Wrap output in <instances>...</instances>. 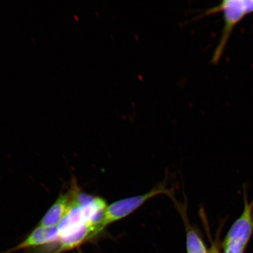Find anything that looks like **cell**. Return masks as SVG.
Masks as SVG:
<instances>
[{
    "mask_svg": "<svg viewBox=\"0 0 253 253\" xmlns=\"http://www.w3.org/2000/svg\"><path fill=\"white\" fill-rule=\"evenodd\" d=\"M163 194H169V191L164 186H160L152 189L146 194L122 199L107 206L102 220L103 228L128 216L149 199Z\"/></svg>",
    "mask_w": 253,
    "mask_h": 253,
    "instance_id": "3",
    "label": "cell"
},
{
    "mask_svg": "<svg viewBox=\"0 0 253 253\" xmlns=\"http://www.w3.org/2000/svg\"><path fill=\"white\" fill-rule=\"evenodd\" d=\"M245 195L244 210L227 233L223 243L224 252L244 253L253 233V201Z\"/></svg>",
    "mask_w": 253,
    "mask_h": 253,
    "instance_id": "2",
    "label": "cell"
},
{
    "mask_svg": "<svg viewBox=\"0 0 253 253\" xmlns=\"http://www.w3.org/2000/svg\"><path fill=\"white\" fill-rule=\"evenodd\" d=\"M58 239L59 233L57 227L53 228H45V227L39 226L23 242L6 253H11L21 249L51 244L58 242Z\"/></svg>",
    "mask_w": 253,
    "mask_h": 253,
    "instance_id": "4",
    "label": "cell"
},
{
    "mask_svg": "<svg viewBox=\"0 0 253 253\" xmlns=\"http://www.w3.org/2000/svg\"><path fill=\"white\" fill-rule=\"evenodd\" d=\"M210 253H219V252H218L217 251V250L216 248H213L212 249H211V251H210Z\"/></svg>",
    "mask_w": 253,
    "mask_h": 253,
    "instance_id": "7",
    "label": "cell"
},
{
    "mask_svg": "<svg viewBox=\"0 0 253 253\" xmlns=\"http://www.w3.org/2000/svg\"><path fill=\"white\" fill-rule=\"evenodd\" d=\"M181 214L185 221L186 228V251L187 253H210L208 251L203 240L196 231L190 226L187 217L183 213L182 210Z\"/></svg>",
    "mask_w": 253,
    "mask_h": 253,
    "instance_id": "6",
    "label": "cell"
},
{
    "mask_svg": "<svg viewBox=\"0 0 253 253\" xmlns=\"http://www.w3.org/2000/svg\"></svg>",
    "mask_w": 253,
    "mask_h": 253,
    "instance_id": "8",
    "label": "cell"
},
{
    "mask_svg": "<svg viewBox=\"0 0 253 253\" xmlns=\"http://www.w3.org/2000/svg\"><path fill=\"white\" fill-rule=\"evenodd\" d=\"M72 195V191L61 194L44 215L39 226L45 228H53L58 226L70 207Z\"/></svg>",
    "mask_w": 253,
    "mask_h": 253,
    "instance_id": "5",
    "label": "cell"
},
{
    "mask_svg": "<svg viewBox=\"0 0 253 253\" xmlns=\"http://www.w3.org/2000/svg\"><path fill=\"white\" fill-rule=\"evenodd\" d=\"M222 12L224 25L219 43L215 49L211 63L219 62L234 29L247 15L253 12V0H223L219 4L208 9L198 18Z\"/></svg>",
    "mask_w": 253,
    "mask_h": 253,
    "instance_id": "1",
    "label": "cell"
}]
</instances>
